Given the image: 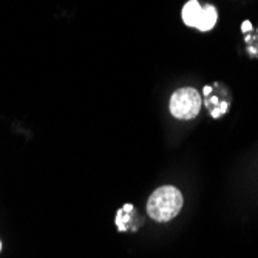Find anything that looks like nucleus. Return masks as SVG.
I'll list each match as a JSON object with an SVG mask.
<instances>
[{"instance_id":"nucleus-1","label":"nucleus","mask_w":258,"mask_h":258,"mask_svg":"<svg viewBox=\"0 0 258 258\" xmlns=\"http://www.w3.org/2000/svg\"><path fill=\"white\" fill-rule=\"evenodd\" d=\"M182 194L173 185H162L156 189L147 203V212L158 223L173 220L182 209Z\"/></svg>"},{"instance_id":"nucleus-2","label":"nucleus","mask_w":258,"mask_h":258,"mask_svg":"<svg viewBox=\"0 0 258 258\" xmlns=\"http://www.w3.org/2000/svg\"><path fill=\"white\" fill-rule=\"evenodd\" d=\"M201 98L195 88L184 87L176 90L170 98V113L178 119H192L200 113Z\"/></svg>"},{"instance_id":"nucleus-3","label":"nucleus","mask_w":258,"mask_h":258,"mask_svg":"<svg viewBox=\"0 0 258 258\" xmlns=\"http://www.w3.org/2000/svg\"><path fill=\"white\" fill-rule=\"evenodd\" d=\"M201 11H203V7L200 5L198 0H190V2H187L182 8V20L185 25L197 28Z\"/></svg>"},{"instance_id":"nucleus-4","label":"nucleus","mask_w":258,"mask_h":258,"mask_svg":"<svg viewBox=\"0 0 258 258\" xmlns=\"http://www.w3.org/2000/svg\"><path fill=\"white\" fill-rule=\"evenodd\" d=\"M217 19H218V13H217L215 7H212V5L203 7V11H201L200 20H198L197 30H200V31H210L215 27Z\"/></svg>"},{"instance_id":"nucleus-5","label":"nucleus","mask_w":258,"mask_h":258,"mask_svg":"<svg viewBox=\"0 0 258 258\" xmlns=\"http://www.w3.org/2000/svg\"><path fill=\"white\" fill-rule=\"evenodd\" d=\"M243 30H250V23L249 22H244L243 23Z\"/></svg>"},{"instance_id":"nucleus-6","label":"nucleus","mask_w":258,"mask_h":258,"mask_svg":"<svg viewBox=\"0 0 258 258\" xmlns=\"http://www.w3.org/2000/svg\"><path fill=\"white\" fill-rule=\"evenodd\" d=\"M0 250H2V243H0Z\"/></svg>"}]
</instances>
